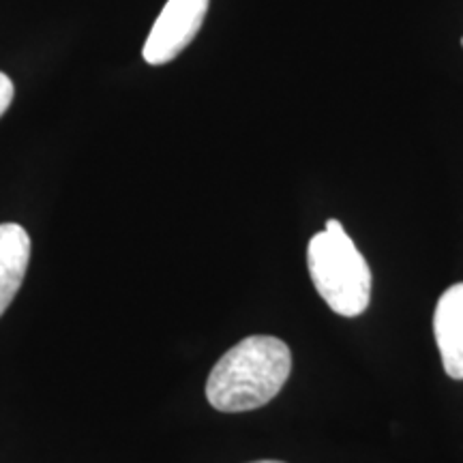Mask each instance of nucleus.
<instances>
[{"mask_svg":"<svg viewBox=\"0 0 463 463\" xmlns=\"http://www.w3.org/2000/svg\"><path fill=\"white\" fill-rule=\"evenodd\" d=\"M292 372V352L281 339L253 335L219 358L206 382L208 402L219 412H249L279 395Z\"/></svg>","mask_w":463,"mask_h":463,"instance_id":"obj_1","label":"nucleus"},{"mask_svg":"<svg viewBox=\"0 0 463 463\" xmlns=\"http://www.w3.org/2000/svg\"><path fill=\"white\" fill-rule=\"evenodd\" d=\"M307 266L317 294L335 314L361 316L372 300V269L339 222H326L307 247Z\"/></svg>","mask_w":463,"mask_h":463,"instance_id":"obj_2","label":"nucleus"},{"mask_svg":"<svg viewBox=\"0 0 463 463\" xmlns=\"http://www.w3.org/2000/svg\"><path fill=\"white\" fill-rule=\"evenodd\" d=\"M211 0H167L144 43L148 65H165L176 58L200 33Z\"/></svg>","mask_w":463,"mask_h":463,"instance_id":"obj_3","label":"nucleus"},{"mask_svg":"<svg viewBox=\"0 0 463 463\" xmlns=\"http://www.w3.org/2000/svg\"><path fill=\"white\" fill-rule=\"evenodd\" d=\"M433 333L444 372L453 380H463V283H455L439 297Z\"/></svg>","mask_w":463,"mask_h":463,"instance_id":"obj_4","label":"nucleus"},{"mask_svg":"<svg viewBox=\"0 0 463 463\" xmlns=\"http://www.w3.org/2000/svg\"><path fill=\"white\" fill-rule=\"evenodd\" d=\"M31 260V236L17 223L0 225V316L24 281Z\"/></svg>","mask_w":463,"mask_h":463,"instance_id":"obj_5","label":"nucleus"},{"mask_svg":"<svg viewBox=\"0 0 463 463\" xmlns=\"http://www.w3.org/2000/svg\"><path fill=\"white\" fill-rule=\"evenodd\" d=\"M14 82L5 73H0V116L7 112L11 101H14Z\"/></svg>","mask_w":463,"mask_h":463,"instance_id":"obj_6","label":"nucleus"},{"mask_svg":"<svg viewBox=\"0 0 463 463\" xmlns=\"http://www.w3.org/2000/svg\"><path fill=\"white\" fill-rule=\"evenodd\" d=\"M251 463H283V461H270V459H264V461H251Z\"/></svg>","mask_w":463,"mask_h":463,"instance_id":"obj_7","label":"nucleus"},{"mask_svg":"<svg viewBox=\"0 0 463 463\" xmlns=\"http://www.w3.org/2000/svg\"><path fill=\"white\" fill-rule=\"evenodd\" d=\"M461 45H463V37H461Z\"/></svg>","mask_w":463,"mask_h":463,"instance_id":"obj_8","label":"nucleus"}]
</instances>
